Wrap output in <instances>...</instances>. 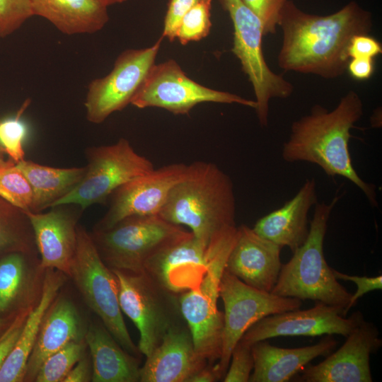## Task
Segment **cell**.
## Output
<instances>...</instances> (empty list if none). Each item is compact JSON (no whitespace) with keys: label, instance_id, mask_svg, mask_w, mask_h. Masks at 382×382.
Segmentation results:
<instances>
[{"label":"cell","instance_id":"obj_1","mask_svg":"<svg viewBox=\"0 0 382 382\" xmlns=\"http://www.w3.org/2000/svg\"><path fill=\"white\" fill-rule=\"evenodd\" d=\"M373 25L371 13L355 1L333 13L319 16L303 11L289 0L278 23L282 33L278 65L285 71L327 79L340 77L347 71L351 40L369 35Z\"/></svg>","mask_w":382,"mask_h":382},{"label":"cell","instance_id":"obj_2","mask_svg":"<svg viewBox=\"0 0 382 382\" xmlns=\"http://www.w3.org/2000/svg\"><path fill=\"white\" fill-rule=\"evenodd\" d=\"M363 114L362 100L353 90L343 96L332 110L314 105L308 114L293 122L282 157L287 163L316 164L327 175L347 178L361 190L373 207H378L376 185L359 177L349 150L351 129Z\"/></svg>","mask_w":382,"mask_h":382},{"label":"cell","instance_id":"obj_3","mask_svg":"<svg viewBox=\"0 0 382 382\" xmlns=\"http://www.w3.org/2000/svg\"><path fill=\"white\" fill-rule=\"evenodd\" d=\"M158 215L173 224L187 226L207 246L224 229L236 226L233 181L214 163L193 162L170 190Z\"/></svg>","mask_w":382,"mask_h":382},{"label":"cell","instance_id":"obj_4","mask_svg":"<svg viewBox=\"0 0 382 382\" xmlns=\"http://www.w3.org/2000/svg\"><path fill=\"white\" fill-rule=\"evenodd\" d=\"M340 196L327 204L317 202L309 233L305 242L293 252V256L282 265L277 281L271 293L293 297L301 301L311 300L347 308L352 294L335 277L332 268L326 262L323 243L328 223Z\"/></svg>","mask_w":382,"mask_h":382},{"label":"cell","instance_id":"obj_5","mask_svg":"<svg viewBox=\"0 0 382 382\" xmlns=\"http://www.w3.org/2000/svg\"><path fill=\"white\" fill-rule=\"evenodd\" d=\"M237 226L224 229L207 248V270L195 289L178 295L180 313L198 355L214 366L221 354L224 312L218 309L219 284L229 253L236 241Z\"/></svg>","mask_w":382,"mask_h":382},{"label":"cell","instance_id":"obj_6","mask_svg":"<svg viewBox=\"0 0 382 382\" xmlns=\"http://www.w3.org/2000/svg\"><path fill=\"white\" fill-rule=\"evenodd\" d=\"M188 233L157 214L128 216L108 229L90 233L108 267L141 273L156 253Z\"/></svg>","mask_w":382,"mask_h":382},{"label":"cell","instance_id":"obj_7","mask_svg":"<svg viewBox=\"0 0 382 382\" xmlns=\"http://www.w3.org/2000/svg\"><path fill=\"white\" fill-rule=\"evenodd\" d=\"M85 302L120 345L129 354L141 353L133 342L125 323L118 297L117 279L101 259L91 233L77 226V244L69 277Z\"/></svg>","mask_w":382,"mask_h":382},{"label":"cell","instance_id":"obj_8","mask_svg":"<svg viewBox=\"0 0 382 382\" xmlns=\"http://www.w3.org/2000/svg\"><path fill=\"white\" fill-rule=\"evenodd\" d=\"M112 270L117 279L120 308L139 330L137 347L146 357L170 328L185 320L178 294L167 290L145 272Z\"/></svg>","mask_w":382,"mask_h":382},{"label":"cell","instance_id":"obj_9","mask_svg":"<svg viewBox=\"0 0 382 382\" xmlns=\"http://www.w3.org/2000/svg\"><path fill=\"white\" fill-rule=\"evenodd\" d=\"M231 19L233 28V53L252 84L259 123L268 124L269 103L284 99L294 92V86L267 65L262 52V25L242 0H219Z\"/></svg>","mask_w":382,"mask_h":382},{"label":"cell","instance_id":"obj_10","mask_svg":"<svg viewBox=\"0 0 382 382\" xmlns=\"http://www.w3.org/2000/svg\"><path fill=\"white\" fill-rule=\"evenodd\" d=\"M86 157L87 165L81 180L51 207L72 204L85 209L103 203L120 186L154 168L153 163L137 152L125 138L112 144L88 147Z\"/></svg>","mask_w":382,"mask_h":382},{"label":"cell","instance_id":"obj_11","mask_svg":"<svg viewBox=\"0 0 382 382\" xmlns=\"http://www.w3.org/2000/svg\"><path fill=\"white\" fill-rule=\"evenodd\" d=\"M224 306V330L220 359L214 365L219 379L228 369L232 351L246 330L261 318L299 309L302 301L252 287L224 269L219 284Z\"/></svg>","mask_w":382,"mask_h":382},{"label":"cell","instance_id":"obj_12","mask_svg":"<svg viewBox=\"0 0 382 382\" xmlns=\"http://www.w3.org/2000/svg\"><path fill=\"white\" fill-rule=\"evenodd\" d=\"M237 103L255 109V100L204 86L189 78L173 59L154 64L131 104L187 115L202 103Z\"/></svg>","mask_w":382,"mask_h":382},{"label":"cell","instance_id":"obj_13","mask_svg":"<svg viewBox=\"0 0 382 382\" xmlns=\"http://www.w3.org/2000/svg\"><path fill=\"white\" fill-rule=\"evenodd\" d=\"M163 39L161 36L146 48L125 50L108 75L89 83L84 105L90 122L102 123L113 112L131 104L155 64Z\"/></svg>","mask_w":382,"mask_h":382},{"label":"cell","instance_id":"obj_14","mask_svg":"<svg viewBox=\"0 0 382 382\" xmlns=\"http://www.w3.org/2000/svg\"><path fill=\"white\" fill-rule=\"evenodd\" d=\"M344 308L316 301L309 309H296L265 316L253 325L238 341L251 346L253 343L279 336L340 335L345 337L364 319L357 311L349 318Z\"/></svg>","mask_w":382,"mask_h":382},{"label":"cell","instance_id":"obj_15","mask_svg":"<svg viewBox=\"0 0 382 382\" xmlns=\"http://www.w3.org/2000/svg\"><path fill=\"white\" fill-rule=\"evenodd\" d=\"M187 164L173 163L154 168L117 188L110 203L93 230H106L131 216L159 214L172 188L185 176Z\"/></svg>","mask_w":382,"mask_h":382},{"label":"cell","instance_id":"obj_16","mask_svg":"<svg viewBox=\"0 0 382 382\" xmlns=\"http://www.w3.org/2000/svg\"><path fill=\"white\" fill-rule=\"evenodd\" d=\"M346 338L345 343L323 361L303 367L295 381L371 382L370 354L382 343L378 328L364 320Z\"/></svg>","mask_w":382,"mask_h":382},{"label":"cell","instance_id":"obj_17","mask_svg":"<svg viewBox=\"0 0 382 382\" xmlns=\"http://www.w3.org/2000/svg\"><path fill=\"white\" fill-rule=\"evenodd\" d=\"M82 209L76 204H61L42 213L25 212L30 222L40 267L59 270L69 277L77 244L78 221Z\"/></svg>","mask_w":382,"mask_h":382},{"label":"cell","instance_id":"obj_18","mask_svg":"<svg viewBox=\"0 0 382 382\" xmlns=\"http://www.w3.org/2000/svg\"><path fill=\"white\" fill-rule=\"evenodd\" d=\"M207 248L189 231L151 257L144 272L179 295L196 288L202 280L207 270Z\"/></svg>","mask_w":382,"mask_h":382},{"label":"cell","instance_id":"obj_19","mask_svg":"<svg viewBox=\"0 0 382 382\" xmlns=\"http://www.w3.org/2000/svg\"><path fill=\"white\" fill-rule=\"evenodd\" d=\"M282 248L242 224L237 227L236 241L225 269L246 284L271 292L282 267Z\"/></svg>","mask_w":382,"mask_h":382},{"label":"cell","instance_id":"obj_20","mask_svg":"<svg viewBox=\"0 0 382 382\" xmlns=\"http://www.w3.org/2000/svg\"><path fill=\"white\" fill-rule=\"evenodd\" d=\"M139 369L140 382H187L209 365L197 353L184 320L170 328Z\"/></svg>","mask_w":382,"mask_h":382},{"label":"cell","instance_id":"obj_21","mask_svg":"<svg viewBox=\"0 0 382 382\" xmlns=\"http://www.w3.org/2000/svg\"><path fill=\"white\" fill-rule=\"evenodd\" d=\"M317 202L316 180L306 179L293 198L259 219L252 228L257 234L282 248L289 247L293 253L308 237V212Z\"/></svg>","mask_w":382,"mask_h":382},{"label":"cell","instance_id":"obj_22","mask_svg":"<svg viewBox=\"0 0 382 382\" xmlns=\"http://www.w3.org/2000/svg\"><path fill=\"white\" fill-rule=\"evenodd\" d=\"M337 341L327 335L318 343L298 348H282L267 340L251 345L253 372L250 382H286L318 357H327L336 347Z\"/></svg>","mask_w":382,"mask_h":382},{"label":"cell","instance_id":"obj_23","mask_svg":"<svg viewBox=\"0 0 382 382\" xmlns=\"http://www.w3.org/2000/svg\"><path fill=\"white\" fill-rule=\"evenodd\" d=\"M85 332L74 302L57 296L42 321L27 363L24 381H34L40 366L49 356L71 341L83 339Z\"/></svg>","mask_w":382,"mask_h":382},{"label":"cell","instance_id":"obj_24","mask_svg":"<svg viewBox=\"0 0 382 382\" xmlns=\"http://www.w3.org/2000/svg\"><path fill=\"white\" fill-rule=\"evenodd\" d=\"M67 277L57 270H45L40 296L30 308L14 347L0 369V382L24 381L27 363L45 314Z\"/></svg>","mask_w":382,"mask_h":382},{"label":"cell","instance_id":"obj_25","mask_svg":"<svg viewBox=\"0 0 382 382\" xmlns=\"http://www.w3.org/2000/svg\"><path fill=\"white\" fill-rule=\"evenodd\" d=\"M84 339L92 361L93 382L139 381V357L125 350L103 323H91Z\"/></svg>","mask_w":382,"mask_h":382},{"label":"cell","instance_id":"obj_26","mask_svg":"<svg viewBox=\"0 0 382 382\" xmlns=\"http://www.w3.org/2000/svg\"><path fill=\"white\" fill-rule=\"evenodd\" d=\"M33 16L42 17L66 35L91 34L108 23V6L100 0H30Z\"/></svg>","mask_w":382,"mask_h":382},{"label":"cell","instance_id":"obj_27","mask_svg":"<svg viewBox=\"0 0 382 382\" xmlns=\"http://www.w3.org/2000/svg\"><path fill=\"white\" fill-rule=\"evenodd\" d=\"M35 255L11 253L0 258V313L33 306L42 288L39 265L34 267Z\"/></svg>","mask_w":382,"mask_h":382},{"label":"cell","instance_id":"obj_28","mask_svg":"<svg viewBox=\"0 0 382 382\" xmlns=\"http://www.w3.org/2000/svg\"><path fill=\"white\" fill-rule=\"evenodd\" d=\"M16 164L30 185L33 213L50 208L77 185L86 172V166L55 168L25 159Z\"/></svg>","mask_w":382,"mask_h":382},{"label":"cell","instance_id":"obj_29","mask_svg":"<svg viewBox=\"0 0 382 382\" xmlns=\"http://www.w3.org/2000/svg\"><path fill=\"white\" fill-rule=\"evenodd\" d=\"M37 253L26 213L0 197V258L11 253Z\"/></svg>","mask_w":382,"mask_h":382},{"label":"cell","instance_id":"obj_30","mask_svg":"<svg viewBox=\"0 0 382 382\" xmlns=\"http://www.w3.org/2000/svg\"><path fill=\"white\" fill-rule=\"evenodd\" d=\"M0 197L25 212L31 209L33 193L29 182L9 158H0Z\"/></svg>","mask_w":382,"mask_h":382},{"label":"cell","instance_id":"obj_31","mask_svg":"<svg viewBox=\"0 0 382 382\" xmlns=\"http://www.w3.org/2000/svg\"><path fill=\"white\" fill-rule=\"evenodd\" d=\"M85 339L73 340L49 356L40 366L35 382H63L71 368L86 354Z\"/></svg>","mask_w":382,"mask_h":382},{"label":"cell","instance_id":"obj_32","mask_svg":"<svg viewBox=\"0 0 382 382\" xmlns=\"http://www.w3.org/2000/svg\"><path fill=\"white\" fill-rule=\"evenodd\" d=\"M212 0H200L182 17L175 32V39L183 45L207 37L212 27Z\"/></svg>","mask_w":382,"mask_h":382},{"label":"cell","instance_id":"obj_33","mask_svg":"<svg viewBox=\"0 0 382 382\" xmlns=\"http://www.w3.org/2000/svg\"><path fill=\"white\" fill-rule=\"evenodd\" d=\"M30 103L26 100L16 115L0 121V144L11 160L18 163L24 160L23 142L27 134V127L21 115Z\"/></svg>","mask_w":382,"mask_h":382},{"label":"cell","instance_id":"obj_34","mask_svg":"<svg viewBox=\"0 0 382 382\" xmlns=\"http://www.w3.org/2000/svg\"><path fill=\"white\" fill-rule=\"evenodd\" d=\"M33 16L30 0H0V32L4 37Z\"/></svg>","mask_w":382,"mask_h":382},{"label":"cell","instance_id":"obj_35","mask_svg":"<svg viewBox=\"0 0 382 382\" xmlns=\"http://www.w3.org/2000/svg\"><path fill=\"white\" fill-rule=\"evenodd\" d=\"M251 346L238 342L234 347L224 382H248L253 369Z\"/></svg>","mask_w":382,"mask_h":382},{"label":"cell","instance_id":"obj_36","mask_svg":"<svg viewBox=\"0 0 382 382\" xmlns=\"http://www.w3.org/2000/svg\"><path fill=\"white\" fill-rule=\"evenodd\" d=\"M287 1L289 0H242L260 21L264 35L276 33L282 10Z\"/></svg>","mask_w":382,"mask_h":382},{"label":"cell","instance_id":"obj_37","mask_svg":"<svg viewBox=\"0 0 382 382\" xmlns=\"http://www.w3.org/2000/svg\"><path fill=\"white\" fill-rule=\"evenodd\" d=\"M32 306L20 310L0 335V369L14 347Z\"/></svg>","mask_w":382,"mask_h":382},{"label":"cell","instance_id":"obj_38","mask_svg":"<svg viewBox=\"0 0 382 382\" xmlns=\"http://www.w3.org/2000/svg\"><path fill=\"white\" fill-rule=\"evenodd\" d=\"M200 0H169L164 18L162 37L170 42L175 40V32L185 13Z\"/></svg>","mask_w":382,"mask_h":382},{"label":"cell","instance_id":"obj_39","mask_svg":"<svg viewBox=\"0 0 382 382\" xmlns=\"http://www.w3.org/2000/svg\"><path fill=\"white\" fill-rule=\"evenodd\" d=\"M332 272L337 280L350 281L357 286V291L352 295L349 304L347 308V312H348L357 303V300L364 294L374 290L381 289L382 288V276L381 274L376 277L349 275L338 272L333 268Z\"/></svg>","mask_w":382,"mask_h":382},{"label":"cell","instance_id":"obj_40","mask_svg":"<svg viewBox=\"0 0 382 382\" xmlns=\"http://www.w3.org/2000/svg\"><path fill=\"white\" fill-rule=\"evenodd\" d=\"M381 52L382 47L381 43L369 35L354 36L351 40L348 47V55L350 59H374Z\"/></svg>","mask_w":382,"mask_h":382},{"label":"cell","instance_id":"obj_41","mask_svg":"<svg viewBox=\"0 0 382 382\" xmlns=\"http://www.w3.org/2000/svg\"><path fill=\"white\" fill-rule=\"evenodd\" d=\"M92 361L85 354L69 371L63 382L92 381Z\"/></svg>","mask_w":382,"mask_h":382},{"label":"cell","instance_id":"obj_42","mask_svg":"<svg viewBox=\"0 0 382 382\" xmlns=\"http://www.w3.org/2000/svg\"><path fill=\"white\" fill-rule=\"evenodd\" d=\"M347 71L356 79H367L371 76L374 71V60L370 58L350 59L347 65Z\"/></svg>","mask_w":382,"mask_h":382},{"label":"cell","instance_id":"obj_43","mask_svg":"<svg viewBox=\"0 0 382 382\" xmlns=\"http://www.w3.org/2000/svg\"><path fill=\"white\" fill-rule=\"evenodd\" d=\"M218 379L214 366L207 365L191 376L187 382H214Z\"/></svg>","mask_w":382,"mask_h":382},{"label":"cell","instance_id":"obj_44","mask_svg":"<svg viewBox=\"0 0 382 382\" xmlns=\"http://www.w3.org/2000/svg\"><path fill=\"white\" fill-rule=\"evenodd\" d=\"M10 318L0 317V333L3 332L8 326Z\"/></svg>","mask_w":382,"mask_h":382},{"label":"cell","instance_id":"obj_45","mask_svg":"<svg viewBox=\"0 0 382 382\" xmlns=\"http://www.w3.org/2000/svg\"><path fill=\"white\" fill-rule=\"evenodd\" d=\"M105 6H109L115 4H120L127 0H100Z\"/></svg>","mask_w":382,"mask_h":382},{"label":"cell","instance_id":"obj_46","mask_svg":"<svg viewBox=\"0 0 382 382\" xmlns=\"http://www.w3.org/2000/svg\"><path fill=\"white\" fill-rule=\"evenodd\" d=\"M4 154H5L4 149L0 144V158H4Z\"/></svg>","mask_w":382,"mask_h":382},{"label":"cell","instance_id":"obj_47","mask_svg":"<svg viewBox=\"0 0 382 382\" xmlns=\"http://www.w3.org/2000/svg\"><path fill=\"white\" fill-rule=\"evenodd\" d=\"M1 37V32H0V38Z\"/></svg>","mask_w":382,"mask_h":382}]
</instances>
